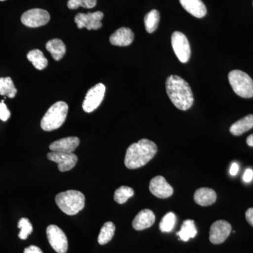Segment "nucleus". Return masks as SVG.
Instances as JSON below:
<instances>
[{
  "label": "nucleus",
  "instance_id": "nucleus-17",
  "mask_svg": "<svg viewBox=\"0 0 253 253\" xmlns=\"http://www.w3.org/2000/svg\"><path fill=\"white\" fill-rule=\"evenodd\" d=\"M182 7L196 18H203L207 14L206 6L201 0H179Z\"/></svg>",
  "mask_w": 253,
  "mask_h": 253
},
{
  "label": "nucleus",
  "instance_id": "nucleus-21",
  "mask_svg": "<svg viewBox=\"0 0 253 253\" xmlns=\"http://www.w3.org/2000/svg\"><path fill=\"white\" fill-rule=\"evenodd\" d=\"M197 233L194 221L192 219H186L183 222L180 231L176 233V235L179 236L181 241L186 242L190 239H194L197 235Z\"/></svg>",
  "mask_w": 253,
  "mask_h": 253
},
{
  "label": "nucleus",
  "instance_id": "nucleus-25",
  "mask_svg": "<svg viewBox=\"0 0 253 253\" xmlns=\"http://www.w3.org/2000/svg\"><path fill=\"white\" fill-rule=\"evenodd\" d=\"M17 93L14 83L11 78H0V95L7 96L9 98H14Z\"/></svg>",
  "mask_w": 253,
  "mask_h": 253
},
{
  "label": "nucleus",
  "instance_id": "nucleus-31",
  "mask_svg": "<svg viewBox=\"0 0 253 253\" xmlns=\"http://www.w3.org/2000/svg\"><path fill=\"white\" fill-rule=\"evenodd\" d=\"M253 170L251 169H247L245 171L243 179L245 182L249 183L253 180Z\"/></svg>",
  "mask_w": 253,
  "mask_h": 253
},
{
  "label": "nucleus",
  "instance_id": "nucleus-24",
  "mask_svg": "<svg viewBox=\"0 0 253 253\" xmlns=\"http://www.w3.org/2000/svg\"><path fill=\"white\" fill-rule=\"evenodd\" d=\"M160 21V13L158 10L153 9L144 17L145 28L149 33H152L158 28Z\"/></svg>",
  "mask_w": 253,
  "mask_h": 253
},
{
  "label": "nucleus",
  "instance_id": "nucleus-23",
  "mask_svg": "<svg viewBox=\"0 0 253 253\" xmlns=\"http://www.w3.org/2000/svg\"><path fill=\"white\" fill-rule=\"evenodd\" d=\"M115 230H116V226L113 222L107 221L105 223L100 231L99 237H98L99 244L105 245L111 241L114 236Z\"/></svg>",
  "mask_w": 253,
  "mask_h": 253
},
{
  "label": "nucleus",
  "instance_id": "nucleus-12",
  "mask_svg": "<svg viewBox=\"0 0 253 253\" xmlns=\"http://www.w3.org/2000/svg\"><path fill=\"white\" fill-rule=\"evenodd\" d=\"M49 161L57 163L58 168L61 172L71 170L78 162V156L76 154L67 153L51 152L47 154Z\"/></svg>",
  "mask_w": 253,
  "mask_h": 253
},
{
  "label": "nucleus",
  "instance_id": "nucleus-34",
  "mask_svg": "<svg viewBox=\"0 0 253 253\" xmlns=\"http://www.w3.org/2000/svg\"><path fill=\"white\" fill-rule=\"evenodd\" d=\"M239 166L236 163H233L230 168V174L232 176H235L239 172Z\"/></svg>",
  "mask_w": 253,
  "mask_h": 253
},
{
  "label": "nucleus",
  "instance_id": "nucleus-33",
  "mask_svg": "<svg viewBox=\"0 0 253 253\" xmlns=\"http://www.w3.org/2000/svg\"><path fill=\"white\" fill-rule=\"evenodd\" d=\"M24 253H43V252L38 246H31L24 250Z\"/></svg>",
  "mask_w": 253,
  "mask_h": 253
},
{
  "label": "nucleus",
  "instance_id": "nucleus-27",
  "mask_svg": "<svg viewBox=\"0 0 253 253\" xmlns=\"http://www.w3.org/2000/svg\"><path fill=\"white\" fill-rule=\"evenodd\" d=\"M176 220V215L174 212H168L160 223V229L162 232H171L175 226Z\"/></svg>",
  "mask_w": 253,
  "mask_h": 253
},
{
  "label": "nucleus",
  "instance_id": "nucleus-32",
  "mask_svg": "<svg viewBox=\"0 0 253 253\" xmlns=\"http://www.w3.org/2000/svg\"><path fill=\"white\" fill-rule=\"evenodd\" d=\"M246 220L249 223L250 225L253 227V208H249L246 212Z\"/></svg>",
  "mask_w": 253,
  "mask_h": 253
},
{
  "label": "nucleus",
  "instance_id": "nucleus-30",
  "mask_svg": "<svg viewBox=\"0 0 253 253\" xmlns=\"http://www.w3.org/2000/svg\"><path fill=\"white\" fill-rule=\"evenodd\" d=\"M11 113L8 109L7 106L4 103V100L0 102V120L2 121H6L10 118Z\"/></svg>",
  "mask_w": 253,
  "mask_h": 253
},
{
  "label": "nucleus",
  "instance_id": "nucleus-35",
  "mask_svg": "<svg viewBox=\"0 0 253 253\" xmlns=\"http://www.w3.org/2000/svg\"><path fill=\"white\" fill-rule=\"evenodd\" d=\"M246 143L249 145V146H251V147H253V134H251L249 136H248L247 140H246Z\"/></svg>",
  "mask_w": 253,
  "mask_h": 253
},
{
  "label": "nucleus",
  "instance_id": "nucleus-20",
  "mask_svg": "<svg viewBox=\"0 0 253 253\" xmlns=\"http://www.w3.org/2000/svg\"><path fill=\"white\" fill-rule=\"evenodd\" d=\"M46 49L52 56L55 61H59L66 52V47L62 41L59 39H53L47 42Z\"/></svg>",
  "mask_w": 253,
  "mask_h": 253
},
{
  "label": "nucleus",
  "instance_id": "nucleus-16",
  "mask_svg": "<svg viewBox=\"0 0 253 253\" xmlns=\"http://www.w3.org/2000/svg\"><path fill=\"white\" fill-rule=\"evenodd\" d=\"M134 35L129 28L123 27L114 32L110 37V42L115 46H126L134 41Z\"/></svg>",
  "mask_w": 253,
  "mask_h": 253
},
{
  "label": "nucleus",
  "instance_id": "nucleus-3",
  "mask_svg": "<svg viewBox=\"0 0 253 253\" xmlns=\"http://www.w3.org/2000/svg\"><path fill=\"white\" fill-rule=\"evenodd\" d=\"M55 201L58 207L68 215L81 212L85 205V197L81 191L68 190L56 195Z\"/></svg>",
  "mask_w": 253,
  "mask_h": 253
},
{
  "label": "nucleus",
  "instance_id": "nucleus-6",
  "mask_svg": "<svg viewBox=\"0 0 253 253\" xmlns=\"http://www.w3.org/2000/svg\"><path fill=\"white\" fill-rule=\"evenodd\" d=\"M106 92V86L99 83L88 90L83 104V109L86 113H91L99 107Z\"/></svg>",
  "mask_w": 253,
  "mask_h": 253
},
{
  "label": "nucleus",
  "instance_id": "nucleus-18",
  "mask_svg": "<svg viewBox=\"0 0 253 253\" xmlns=\"http://www.w3.org/2000/svg\"><path fill=\"white\" fill-rule=\"evenodd\" d=\"M195 202L201 206H209L215 203L217 194L215 191L210 188H201L195 191Z\"/></svg>",
  "mask_w": 253,
  "mask_h": 253
},
{
  "label": "nucleus",
  "instance_id": "nucleus-8",
  "mask_svg": "<svg viewBox=\"0 0 253 253\" xmlns=\"http://www.w3.org/2000/svg\"><path fill=\"white\" fill-rule=\"evenodd\" d=\"M46 236L50 246L57 253L67 252L68 239L62 229L56 225H49L46 229Z\"/></svg>",
  "mask_w": 253,
  "mask_h": 253
},
{
  "label": "nucleus",
  "instance_id": "nucleus-5",
  "mask_svg": "<svg viewBox=\"0 0 253 253\" xmlns=\"http://www.w3.org/2000/svg\"><path fill=\"white\" fill-rule=\"evenodd\" d=\"M229 81L236 94L246 99L253 97V81L247 73L239 70L231 71Z\"/></svg>",
  "mask_w": 253,
  "mask_h": 253
},
{
  "label": "nucleus",
  "instance_id": "nucleus-4",
  "mask_svg": "<svg viewBox=\"0 0 253 253\" xmlns=\"http://www.w3.org/2000/svg\"><path fill=\"white\" fill-rule=\"evenodd\" d=\"M68 111V104L64 101L55 103L48 109L42 119V129L46 131L59 129L66 121Z\"/></svg>",
  "mask_w": 253,
  "mask_h": 253
},
{
  "label": "nucleus",
  "instance_id": "nucleus-29",
  "mask_svg": "<svg viewBox=\"0 0 253 253\" xmlns=\"http://www.w3.org/2000/svg\"><path fill=\"white\" fill-rule=\"evenodd\" d=\"M96 5V0H69L68 1V7L70 9H76L80 6L91 9Z\"/></svg>",
  "mask_w": 253,
  "mask_h": 253
},
{
  "label": "nucleus",
  "instance_id": "nucleus-15",
  "mask_svg": "<svg viewBox=\"0 0 253 253\" xmlns=\"http://www.w3.org/2000/svg\"><path fill=\"white\" fill-rule=\"evenodd\" d=\"M156 216L149 209H144L138 213L132 221V226L136 231L144 230L154 225Z\"/></svg>",
  "mask_w": 253,
  "mask_h": 253
},
{
  "label": "nucleus",
  "instance_id": "nucleus-11",
  "mask_svg": "<svg viewBox=\"0 0 253 253\" xmlns=\"http://www.w3.org/2000/svg\"><path fill=\"white\" fill-rule=\"evenodd\" d=\"M231 226L228 221H214L210 229V241L213 244H222L230 235Z\"/></svg>",
  "mask_w": 253,
  "mask_h": 253
},
{
  "label": "nucleus",
  "instance_id": "nucleus-1",
  "mask_svg": "<svg viewBox=\"0 0 253 253\" xmlns=\"http://www.w3.org/2000/svg\"><path fill=\"white\" fill-rule=\"evenodd\" d=\"M158 148L154 141L142 139L126 149L125 165L128 169H138L147 164L156 156Z\"/></svg>",
  "mask_w": 253,
  "mask_h": 253
},
{
  "label": "nucleus",
  "instance_id": "nucleus-9",
  "mask_svg": "<svg viewBox=\"0 0 253 253\" xmlns=\"http://www.w3.org/2000/svg\"><path fill=\"white\" fill-rule=\"evenodd\" d=\"M21 22L29 28H38L47 24L50 20L49 12L42 9H33L23 13Z\"/></svg>",
  "mask_w": 253,
  "mask_h": 253
},
{
  "label": "nucleus",
  "instance_id": "nucleus-14",
  "mask_svg": "<svg viewBox=\"0 0 253 253\" xmlns=\"http://www.w3.org/2000/svg\"><path fill=\"white\" fill-rule=\"evenodd\" d=\"M80 144L79 138L69 136L54 141L49 145V149L54 152L67 153L72 154Z\"/></svg>",
  "mask_w": 253,
  "mask_h": 253
},
{
  "label": "nucleus",
  "instance_id": "nucleus-2",
  "mask_svg": "<svg viewBox=\"0 0 253 253\" xmlns=\"http://www.w3.org/2000/svg\"><path fill=\"white\" fill-rule=\"evenodd\" d=\"M167 94L172 104L181 111L189 109L194 104V96L189 84L177 76H169L166 83Z\"/></svg>",
  "mask_w": 253,
  "mask_h": 253
},
{
  "label": "nucleus",
  "instance_id": "nucleus-19",
  "mask_svg": "<svg viewBox=\"0 0 253 253\" xmlns=\"http://www.w3.org/2000/svg\"><path fill=\"white\" fill-rule=\"evenodd\" d=\"M253 127V115L251 114L237 122L234 123L230 127V132L233 135L240 136Z\"/></svg>",
  "mask_w": 253,
  "mask_h": 253
},
{
  "label": "nucleus",
  "instance_id": "nucleus-36",
  "mask_svg": "<svg viewBox=\"0 0 253 253\" xmlns=\"http://www.w3.org/2000/svg\"><path fill=\"white\" fill-rule=\"evenodd\" d=\"M0 1H4V0H0Z\"/></svg>",
  "mask_w": 253,
  "mask_h": 253
},
{
  "label": "nucleus",
  "instance_id": "nucleus-13",
  "mask_svg": "<svg viewBox=\"0 0 253 253\" xmlns=\"http://www.w3.org/2000/svg\"><path fill=\"white\" fill-rule=\"evenodd\" d=\"M149 189L151 194L159 199L170 197L174 192L172 186L169 185L163 176H156L150 181Z\"/></svg>",
  "mask_w": 253,
  "mask_h": 253
},
{
  "label": "nucleus",
  "instance_id": "nucleus-28",
  "mask_svg": "<svg viewBox=\"0 0 253 253\" xmlns=\"http://www.w3.org/2000/svg\"><path fill=\"white\" fill-rule=\"evenodd\" d=\"M18 228L21 229L18 234V237L22 240L27 239L28 236L33 232V226L27 218H21L20 219L18 223Z\"/></svg>",
  "mask_w": 253,
  "mask_h": 253
},
{
  "label": "nucleus",
  "instance_id": "nucleus-10",
  "mask_svg": "<svg viewBox=\"0 0 253 253\" xmlns=\"http://www.w3.org/2000/svg\"><path fill=\"white\" fill-rule=\"evenodd\" d=\"M103 18H104V14L101 11L87 13V14L79 13L75 17V22L80 29L86 28L89 31L99 30L102 27L101 20Z\"/></svg>",
  "mask_w": 253,
  "mask_h": 253
},
{
  "label": "nucleus",
  "instance_id": "nucleus-26",
  "mask_svg": "<svg viewBox=\"0 0 253 253\" xmlns=\"http://www.w3.org/2000/svg\"><path fill=\"white\" fill-rule=\"evenodd\" d=\"M134 194V191L132 188L121 186L115 191L114 201L118 204H124L129 198L132 197Z\"/></svg>",
  "mask_w": 253,
  "mask_h": 253
},
{
  "label": "nucleus",
  "instance_id": "nucleus-22",
  "mask_svg": "<svg viewBox=\"0 0 253 253\" xmlns=\"http://www.w3.org/2000/svg\"><path fill=\"white\" fill-rule=\"evenodd\" d=\"M28 59L32 63L36 69L42 70L46 68L48 65L47 59L41 50L33 49L29 51L27 55Z\"/></svg>",
  "mask_w": 253,
  "mask_h": 253
},
{
  "label": "nucleus",
  "instance_id": "nucleus-7",
  "mask_svg": "<svg viewBox=\"0 0 253 253\" xmlns=\"http://www.w3.org/2000/svg\"><path fill=\"white\" fill-rule=\"evenodd\" d=\"M171 42L176 57L181 63L188 62L191 56V47L185 35L179 31L172 33Z\"/></svg>",
  "mask_w": 253,
  "mask_h": 253
}]
</instances>
